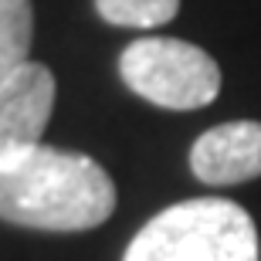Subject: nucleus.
Segmentation results:
<instances>
[{
    "instance_id": "obj_7",
    "label": "nucleus",
    "mask_w": 261,
    "mask_h": 261,
    "mask_svg": "<svg viewBox=\"0 0 261 261\" xmlns=\"http://www.w3.org/2000/svg\"><path fill=\"white\" fill-rule=\"evenodd\" d=\"M98 17L116 28H160L180 10V0H95Z\"/></svg>"
},
{
    "instance_id": "obj_5",
    "label": "nucleus",
    "mask_w": 261,
    "mask_h": 261,
    "mask_svg": "<svg viewBox=\"0 0 261 261\" xmlns=\"http://www.w3.org/2000/svg\"><path fill=\"white\" fill-rule=\"evenodd\" d=\"M190 170L207 187H234L261 176V122L238 119L207 129L190 149Z\"/></svg>"
},
{
    "instance_id": "obj_1",
    "label": "nucleus",
    "mask_w": 261,
    "mask_h": 261,
    "mask_svg": "<svg viewBox=\"0 0 261 261\" xmlns=\"http://www.w3.org/2000/svg\"><path fill=\"white\" fill-rule=\"evenodd\" d=\"M116 211V184L85 153L38 146L0 170V221L38 231H92Z\"/></svg>"
},
{
    "instance_id": "obj_3",
    "label": "nucleus",
    "mask_w": 261,
    "mask_h": 261,
    "mask_svg": "<svg viewBox=\"0 0 261 261\" xmlns=\"http://www.w3.org/2000/svg\"><path fill=\"white\" fill-rule=\"evenodd\" d=\"M119 75L139 98L173 112L211 106L221 92L217 61L203 48L176 38L133 41L119 58Z\"/></svg>"
},
{
    "instance_id": "obj_2",
    "label": "nucleus",
    "mask_w": 261,
    "mask_h": 261,
    "mask_svg": "<svg viewBox=\"0 0 261 261\" xmlns=\"http://www.w3.org/2000/svg\"><path fill=\"white\" fill-rule=\"evenodd\" d=\"M251 214L224 197L166 207L129 241L122 261H258Z\"/></svg>"
},
{
    "instance_id": "obj_6",
    "label": "nucleus",
    "mask_w": 261,
    "mask_h": 261,
    "mask_svg": "<svg viewBox=\"0 0 261 261\" xmlns=\"http://www.w3.org/2000/svg\"><path fill=\"white\" fill-rule=\"evenodd\" d=\"M31 38H34L31 0H0V85L20 65H28Z\"/></svg>"
},
{
    "instance_id": "obj_4",
    "label": "nucleus",
    "mask_w": 261,
    "mask_h": 261,
    "mask_svg": "<svg viewBox=\"0 0 261 261\" xmlns=\"http://www.w3.org/2000/svg\"><path fill=\"white\" fill-rule=\"evenodd\" d=\"M55 75L48 65L28 61L0 85V170L24 163L41 143L55 109Z\"/></svg>"
}]
</instances>
